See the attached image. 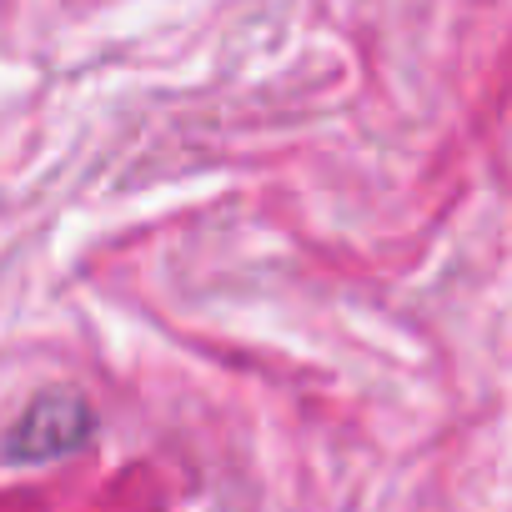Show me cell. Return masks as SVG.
<instances>
[{"label": "cell", "instance_id": "cell-1", "mask_svg": "<svg viewBox=\"0 0 512 512\" xmlns=\"http://www.w3.org/2000/svg\"><path fill=\"white\" fill-rule=\"evenodd\" d=\"M91 432H96L91 402L71 387H56V392H41L16 417V427L6 432V457L41 467V462H56V457H71L76 447H86Z\"/></svg>", "mask_w": 512, "mask_h": 512}]
</instances>
